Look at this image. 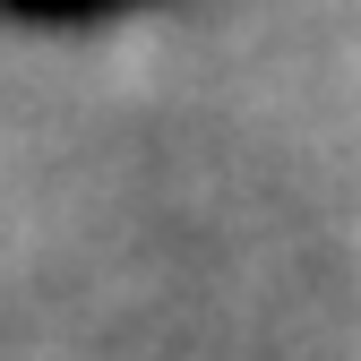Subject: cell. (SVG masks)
Masks as SVG:
<instances>
[{
    "instance_id": "obj_1",
    "label": "cell",
    "mask_w": 361,
    "mask_h": 361,
    "mask_svg": "<svg viewBox=\"0 0 361 361\" xmlns=\"http://www.w3.org/2000/svg\"><path fill=\"white\" fill-rule=\"evenodd\" d=\"M129 9H147V0H0V18H18V26H95Z\"/></svg>"
}]
</instances>
